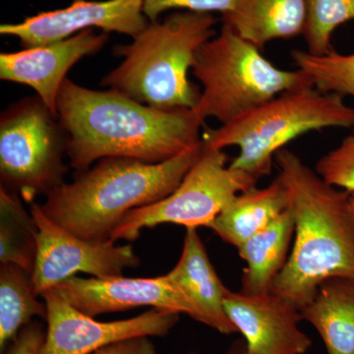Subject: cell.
I'll list each match as a JSON object with an SVG mask.
<instances>
[{
  "instance_id": "1",
  "label": "cell",
  "mask_w": 354,
  "mask_h": 354,
  "mask_svg": "<svg viewBox=\"0 0 354 354\" xmlns=\"http://www.w3.org/2000/svg\"><path fill=\"white\" fill-rule=\"evenodd\" d=\"M57 109L76 171L111 157L160 164L203 144L205 123L194 109L162 111L111 88L90 90L66 78Z\"/></svg>"
},
{
  "instance_id": "2",
  "label": "cell",
  "mask_w": 354,
  "mask_h": 354,
  "mask_svg": "<svg viewBox=\"0 0 354 354\" xmlns=\"http://www.w3.org/2000/svg\"><path fill=\"white\" fill-rule=\"evenodd\" d=\"M295 220V242L272 292L301 310L330 279L354 281V215L346 192L288 149L274 156Z\"/></svg>"
},
{
  "instance_id": "3",
  "label": "cell",
  "mask_w": 354,
  "mask_h": 354,
  "mask_svg": "<svg viewBox=\"0 0 354 354\" xmlns=\"http://www.w3.org/2000/svg\"><path fill=\"white\" fill-rule=\"evenodd\" d=\"M203 148L204 144L160 164L102 158L76 171L71 183L48 193L41 209L51 221L84 241H111L130 211L160 201L178 187Z\"/></svg>"
},
{
  "instance_id": "4",
  "label": "cell",
  "mask_w": 354,
  "mask_h": 354,
  "mask_svg": "<svg viewBox=\"0 0 354 354\" xmlns=\"http://www.w3.org/2000/svg\"><path fill=\"white\" fill-rule=\"evenodd\" d=\"M216 23L213 14L192 11L149 23L131 43L114 46L123 62L102 86L162 111L196 108L201 91L188 71L199 48L216 36Z\"/></svg>"
},
{
  "instance_id": "5",
  "label": "cell",
  "mask_w": 354,
  "mask_h": 354,
  "mask_svg": "<svg viewBox=\"0 0 354 354\" xmlns=\"http://www.w3.org/2000/svg\"><path fill=\"white\" fill-rule=\"evenodd\" d=\"M351 127L354 108L342 95L306 85L283 93L216 129L206 128L202 140L216 150L239 147L230 169L258 183L271 174L274 156L292 140L326 128Z\"/></svg>"
},
{
  "instance_id": "6",
  "label": "cell",
  "mask_w": 354,
  "mask_h": 354,
  "mask_svg": "<svg viewBox=\"0 0 354 354\" xmlns=\"http://www.w3.org/2000/svg\"><path fill=\"white\" fill-rule=\"evenodd\" d=\"M191 70L203 87L193 109L204 123L216 118L227 124L283 93L313 85L301 70L274 66L225 23L220 34L197 51Z\"/></svg>"
},
{
  "instance_id": "7",
  "label": "cell",
  "mask_w": 354,
  "mask_h": 354,
  "mask_svg": "<svg viewBox=\"0 0 354 354\" xmlns=\"http://www.w3.org/2000/svg\"><path fill=\"white\" fill-rule=\"evenodd\" d=\"M67 134L39 95L9 104L0 116L1 187L28 204L65 183Z\"/></svg>"
},
{
  "instance_id": "8",
  "label": "cell",
  "mask_w": 354,
  "mask_h": 354,
  "mask_svg": "<svg viewBox=\"0 0 354 354\" xmlns=\"http://www.w3.org/2000/svg\"><path fill=\"white\" fill-rule=\"evenodd\" d=\"M227 160L223 150L204 145L178 187L160 201L130 211L111 234V241H136L142 230L162 223L209 227L237 194L258 183L243 172L230 169Z\"/></svg>"
},
{
  "instance_id": "9",
  "label": "cell",
  "mask_w": 354,
  "mask_h": 354,
  "mask_svg": "<svg viewBox=\"0 0 354 354\" xmlns=\"http://www.w3.org/2000/svg\"><path fill=\"white\" fill-rule=\"evenodd\" d=\"M30 212L38 227V250L32 272V290L38 297L79 272L106 278L121 276L125 270L140 266L132 245L84 241L51 221L38 203L30 205Z\"/></svg>"
},
{
  "instance_id": "10",
  "label": "cell",
  "mask_w": 354,
  "mask_h": 354,
  "mask_svg": "<svg viewBox=\"0 0 354 354\" xmlns=\"http://www.w3.org/2000/svg\"><path fill=\"white\" fill-rule=\"evenodd\" d=\"M41 297L48 308V328L39 354H92L129 337H165L180 315L169 310L151 308L125 320L100 322L74 308L53 290L46 291Z\"/></svg>"
},
{
  "instance_id": "11",
  "label": "cell",
  "mask_w": 354,
  "mask_h": 354,
  "mask_svg": "<svg viewBox=\"0 0 354 354\" xmlns=\"http://www.w3.org/2000/svg\"><path fill=\"white\" fill-rule=\"evenodd\" d=\"M143 6L144 0H73L65 8L39 12L20 23L2 24L0 34L15 37L23 48L57 43L93 28L133 39L150 23Z\"/></svg>"
},
{
  "instance_id": "12",
  "label": "cell",
  "mask_w": 354,
  "mask_h": 354,
  "mask_svg": "<svg viewBox=\"0 0 354 354\" xmlns=\"http://www.w3.org/2000/svg\"><path fill=\"white\" fill-rule=\"evenodd\" d=\"M51 290L74 308L94 318L146 306L186 314L195 321L197 318L194 305L167 274L157 278L74 276Z\"/></svg>"
},
{
  "instance_id": "13",
  "label": "cell",
  "mask_w": 354,
  "mask_h": 354,
  "mask_svg": "<svg viewBox=\"0 0 354 354\" xmlns=\"http://www.w3.org/2000/svg\"><path fill=\"white\" fill-rule=\"evenodd\" d=\"M225 309L248 354H305L313 344L299 328L300 310L272 291L250 295L227 288Z\"/></svg>"
},
{
  "instance_id": "14",
  "label": "cell",
  "mask_w": 354,
  "mask_h": 354,
  "mask_svg": "<svg viewBox=\"0 0 354 354\" xmlns=\"http://www.w3.org/2000/svg\"><path fill=\"white\" fill-rule=\"evenodd\" d=\"M109 39L106 32L88 29L57 43L1 53L0 79L34 88L57 118L58 94L69 70L82 58L99 53Z\"/></svg>"
},
{
  "instance_id": "15",
  "label": "cell",
  "mask_w": 354,
  "mask_h": 354,
  "mask_svg": "<svg viewBox=\"0 0 354 354\" xmlns=\"http://www.w3.org/2000/svg\"><path fill=\"white\" fill-rule=\"evenodd\" d=\"M194 305L197 322L223 335L237 333L225 309L227 286L209 260L197 228H186L183 254L167 274Z\"/></svg>"
},
{
  "instance_id": "16",
  "label": "cell",
  "mask_w": 354,
  "mask_h": 354,
  "mask_svg": "<svg viewBox=\"0 0 354 354\" xmlns=\"http://www.w3.org/2000/svg\"><path fill=\"white\" fill-rule=\"evenodd\" d=\"M223 21L261 50L274 39L304 36L306 0H237L234 10L223 16Z\"/></svg>"
},
{
  "instance_id": "17",
  "label": "cell",
  "mask_w": 354,
  "mask_h": 354,
  "mask_svg": "<svg viewBox=\"0 0 354 354\" xmlns=\"http://www.w3.org/2000/svg\"><path fill=\"white\" fill-rule=\"evenodd\" d=\"M288 209V193L281 179L277 177L266 187L255 186L237 194L216 216L209 228L223 241L239 248Z\"/></svg>"
},
{
  "instance_id": "18",
  "label": "cell",
  "mask_w": 354,
  "mask_h": 354,
  "mask_svg": "<svg viewBox=\"0 0 354 354\" xmlns=\"http://www.w3.org/2000/svg\"><path fill=\"white\" fill-rule=\"evenodd\" d=\"M293 234L295 220L288 208L237 248L246 263L241 292L250 295L271 292L274 281L288 262Z\"/></svg>"
},
{
  "instance_id": "19",
  "label": "cell",
  "mask_w": 354,
  "mask_h": 354,
  "mask_svg": "<svg viewBox=\"0 0 354 354\" xmlns=\"http://www.w3.org/2000/svg\"><path fill=\"white\" fill-rule=\"evenodd\" d=\"M300 312L322 337L328 354H354V281H324Z\"/></svg>"
},
{
  "instance_id": "20",
  "label": "cell",
  "mask_w": 354,
  "mask_h": 354,
  "mask_svg": "<svg viewBox=\"0 0 354 354\" xmlns=\"http://www.w3.org/2000/svg\"><path fill=\"white\" fill-rule=\"evenodd\" d=\"M35 317L48 318L46 304L39 301L32 286V274L14 264L0 266V351Z\"/></svg>"
},
{
  "instance_id": "21",
  "label": "cell",
  "mask_w": 354,
  "mask_h": 354,
  "mask_svg": "<svg viewBox=\"0 0 354 354\" xmlns=\"http://www.w3.org/2000/svg\"><path fill=\"white\" fill-rule=\"evenodd\" d=\"M38 250V227L16 193L0 189V262L32 274Z\"/></svg>"
},
{
  "instance_id": "22",
  "label": "cell",
  "mask_w": 354,
  "mask_h": 354,
  "mask_svg": "<svg viewBox=\"0 0 354 354\" xmlns=\"http://www.w3.org/2000/svg\"><path fill=\"white\" fill-rule=\"evenodd\" d=\"M290 55L297 69L304 71L318 90L354 97V53L342 55L334 50L314 55L295 50Z\"/></svg>"
},
{
  "instance_id": "23",
  "label": "cell",
  "mask_w": 354,
  "mask_h": 354,
  "mask_svg": "<svg viewBox=\"0 0 354 354\" xmlns=\"http://www.w3.org/2000/svg\"><path fill=\"white\" fill-rule=\"evenodd\" d=\"M304 31L308 53L325 55L334 51L332 36L342 24L354 21V0H306Z\"/></svg>"
},
{
  "instance_id": "24",
  "label": "cell",
  "mask_w": 354,
  "mask_h": 354,
  "mask_svg": "<svg viewBox=\"0 0 354 354\" xmlns=\"http://www.w3.org/2000/svg\"><path fill=\"white\" fill-rule=\"evenodd\" d=\"M316 172L329 185L354 193V131L318 160Z\"/></svg>"
},
{
  "instance_id": "25",
  "label": "cell",
  "mask_w": 354,
  "mask_h": 354,
  "mask_svg": "<svg viewBox=\"0 0 354 354\" xmlns=\"http://www.w3.org/2000/svg\"><path fill=\"white\" fill-rule=\"evenodd\" d=\"M237 0H144L143 12L147 19L155 22L165 11L179 9L199 13L220 12L227 15L234 10Z\"/></svg>"
},
{
  "instance_id": "26",
  "label": "cell",
  "mask_w": 354,
  "mask_h": 354,
  "mask_svg": "<svg viewBox=\"0 0 354 354\" xmlns=\"http://www.w3.org/2000/svg\"><path fill=\"white\" fill-rule=\"evenodd\" d=\"M46 333L41 323L32 321L20 330L17 337L8 344L4 354H39Z\"/></svg>"
},
{
  "instance_id": "27",
  "label": "cell",
  "mask_w": 354,
  "mask_h": 354,
  "mask_svg": "<svg viewBox=\"0 0 354 354\" xmlns=\"http://www.w3.org/2000/svg\"><path fill=\"white\" fill-rule=\"evenodd\" d=\"M92 354H158L155 344L148 335L129 337L113 342Z\"/></svg>"
},
{
  "instance_id": "28",
  "label": "cell",
  "mask_w": 354,
  "mask_h": 354,
  "mask_svg": "<svg viewBox=\"0 0 354 354\" xmlns=\"http://www.w3.org/2000/svg\"><path fill=\"white\" fill-rule=\"evenodd\" d=\"M181 354H201L197 353V351H188V353H184ZM225 354H248L246 351L245 342H235L232 344V348L228 349V351Z\"/></svg>"
},
{
  "instance_id": "29",
  "label": "cell",
  "mask_w": 354,
  "mask_h": 354,
  "mask_svg": "<svg viewBox=\"0 0 354 354\" xmlns=\"http://www.w3.org/2000/svg\"><path fill=\"white\" fill-rule=\"evenodd\" d=\"M349 202H351V209H353L354 215V193H351V196H349Z\"/></svg>"
}]
</instances>
